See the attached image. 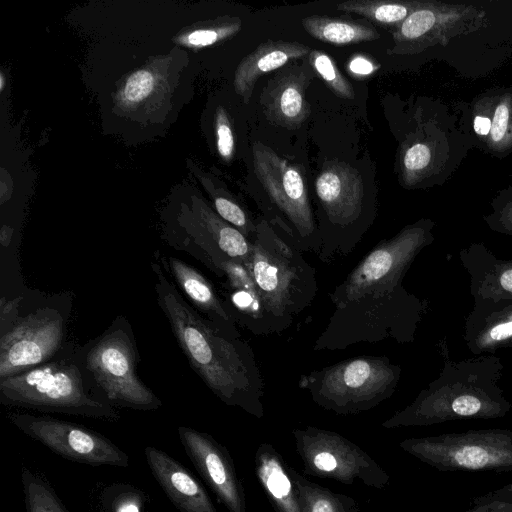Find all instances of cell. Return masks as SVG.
Returning <instances> with one entry per match:
<instances>
[{
    "instance_id": "39",
    "label": "cell",
    "mask_w": 512,
    "mask_h": 512,
    "mask_svg": "<svg viewBox=\"0 0 512 512\" xmlns=\"http://www.w3.org/2000/svg\"><path fill=\"white\" fill-rule=\"evenodd\" d=\"M19 299H13L11 301H6L4 298L1 300V313H0V321H1V329L5 327V324L11 319L15 318L16 314L14 311L18 306Z\"/></svg>"
},
{
    "instance_id": "3",
    "label": "cell",
    "mask_w": 512,
    "mask_h": 512,
    "mask_svg": "<svg viewBox=\"0 0 512 512\" xmlns=\"http://www.w3.org/2000/svg\"><path fill=\"white\" fill-rule=\"evenodd\" d=\"M247 265L269 319L272 333L288 329L318 293L316 269L303 252L267 220L257 223Z\"/></svg>"
},
{
    "instance_id": "21",
    "label": "cell",
    "mask_w": 512,
    "mask_h": 512,
    "mask_svg": "<svg viewBox=\"0 0 512 512\" xmlns=\"http://www.w3.org/2000/svg\"><path fill=\"white\" fill-rule=\"evenodd\" d=\"M459 255L474 300L512 299V259L498 258L483 243H473Z\"/></svg>"
},
{
    "instance_id": "40",
    "label": "cell",
    "mask_w": 512,
    "mask_h": 512,
    "mask_svg": "<svg viewBox=\"0 0 512 512\" xmlns=\"http://www.w3.org/2000/svg\"><path fill=\"white\" fill-rule=\"evenodd\" d=\"M496 228L501 232L512 235V203L506 205L500 213Z\"/></svg>"
},
{
    "instance_id": "13",
    "label": "cell",
    "mask_w": 512,
    "mask_h": 512,
    "mask_svg": "<svg viewBox=\"0 0 512 512\" xmlns=\"http://www.w3.org/2000/svg\"><path fill=\"white\" fill-rule=\"evenodd\" d=\"M7 419L22 433L59 456L91 466L128 467V455L102 434L51 416L8 412Z\"/></svg>"
},
{
    "instance_id": "2",
    "label": "cell",
    "mask_w": 512,
    "mask_h": 512,
    "mask_svg": "<svg viewBox=\"0 0 512 512\" xmlns=\"http://www.w3.org/2000/svg\"><path fill=\"white\" fill-rule=\"evenodd\" d=\"M503 369L500 358L494 355L457 362L446 360L439 376L381 426L394 429L455 420L502 418L512 408L499 386Z\"/></svg>"
},
{
    "instance_id": "9",
    "label": "cell",
    "mask_w": 512,
    "mask_h": 512,
    "mask_svg": "<svg viewBox=\"0 0 512 512\" xmlns=\"http://www.w3.org/2000/svg\"><path fill=\"white\" fill-rule=\"evenodd\" d=\"M400 448L442 472L512 471V431L481 429L402 440Z\"/></svg>"
},
{
    "instance_id": "20",
    "label": "cell",
    "mask_w": 512,
    "mask_h": 512,
    "mask_svg": "<svg viewBox=\"0 0 512 512\" xmlns=\"http://www.w3.org/2000/svg\"><path fill=\"white\" fill-rule=\"evenodd\" d=\"M464 341L475 356L512 347V299L474 300L465 319Z\"/></svg>"
},
{
    "instance_id": "25",
    "label": "cell",
    "mask_w": 512,
    "mask_h": 512,
    "mask_svg": "<svg viewBox=\"0 0 512 512\" xmlns=\"http://www.w3.org/2000/svg\"><path fill=\"white\" fill-rule=\"evenodd\" d=\"M301 23L305 31L315 39L335 45L368 42L380 38L378 31L363 21L311 15L303 18Z\"/></svg>"
},
{
    "instance_id": "6",
    "label": "cell",
    "mask_w": 512,
    "mask_h": 512,
    "mask_svg": "<svg viewBox=\"0 0 512 512\" xmlns=\"http://www.w3.org/2000/svg\"><path fill=\"white\" fill-rule=\"evenodd\" d=\"M401 367L387 356H360L303 374L298 386L319 407L338 415L369 411L397 389Z\"/></svg>"
},
{
    "instance_id": "22",
    "label": "cell",
    "mask_w": 512,
    "mask_h": 512,
    "mask_svg": "<svg viewBox=\"0 0 512 512\" xmlns=\"http://www.w3.org/2000/svg\"><path fill=\"white\" fill-rule=\"evenodd\" d=\"M161 260L181 290L208 320L228 336L241 337L236 326L237 322L226 303L199 271L175 257L169 256Z\"/></svg>"
},
{
    "instance_id": "5",
    "label": "cell",
    "mask_w": 512,
    "mask_h": 512,
    "mask_svg": "<svg viewBox=\"0 0 512 512\" xmlns=\"http://www.w3.org/2000/svg\"><path fill=\"white\" fill-rule=\"evenodd\" d=\"M85 381L82 367L75 361H49L0 380V401L6 406L40 412L118 421L121 415L117 409L88 391Z\"/></svg>"
},
{
    "instance_id": "38",
    "label": "cell",
    "mask_w": 512,
    "mask_h": 512,
    "mask_svg": "<svg viewBox=\"0 0 512 512\" xmlns=\"http://www.w3.org/2000/svg\"><path fill=\"white\" fill-rule=\"evenodd\" d=\"M349 69L357 75H368L374 71V66L365 57L355 56L349 63Z\"/></svg>"
},
{
    "instance_id": "10",
    "label": "cell",
    "mask_w": 512,
    "mask_h": 512,
    "mask_svg": "<svg viewBox=\"0 0 512 512\" xmlns=\"http://www.w3.org/2000/svg\"><path fill=\"white\" fill-rule=\"evenodd\" d=\"M433 223L420 220L378 242L329 293L337 307L365 294H380L403 284L416 256L433 241Z\"/></svg>"
},
{
    "instance_id": "34",
    "label": "cell",
    "mask_w": 512,
    "mask_h": 512,
    "mask_svg": "<svg viewBox=\"0 0 512 512\" xmlns=\"http://www.w3.org/2000/svg\"><path fill=\"white\" fill-rule=\"evenodd\" d=\"M217 149L220 156L229 161L234 154V136L228 116L222 108L218 109L216 116Z\"/></svg>"
},
{
    "instance_id": "35",
    "label": "cell",
    "mask_w": 512,
    "mask_h": 512,
    "mask_svg": "<svg viewBox=\"0 0 512 512\" xmlns=\"http://www.w3.org/2000/svg\"><path fill=\"white\" fill-rule=\"evenodd\" d=\"M153 76L146 70L133 73L124 87V97L129 102L143 100L153 88Z\"/></svg>"
},
{
    "instance_id": "37",
    "label": "cell",
    "mask_w": 512,
    "mask_h": 512,
    "mask_svg": "<svg viewBox=\"0 0 512 512\" xmlns=\"http://www.w3.org/2000/svg\"><path fill=\"white\" fill-rule=\"evenodd\" d=\"M490 501H512V483L482 496H477L472 500L473 504Z\"/></svg>"
},
{
    "instance_id": "12",
    "label": "cell",
    "mask_w": 512,
    "mask_h": 512,
    "mask_svg": "<svg viewBox=\"0 0 512 512\" xmlns=\"http://www.w3.org/2000/svg\"><path fill=\"white\" fill-rule=\"evenodd\" d=\"M296 452L303 463V472L351 485L385 489L389 474L365 450L343 435L314 426L292 431Z\"/></svg>"
},
{
    "instance_id": "15",
    "label": "cell",
    "mask_w": 512,
    "mask_h": 512,
    "mask_svg": "<svg viewBox=\"0 0 512 512\" xmlns=\"http://www.w3.org/2000/svg\"><path fill=\"white\" fill-rule=\"evenodd\" d=\"M180 442L193 466L229 512H246V495L228 449L212 435L179 426Z\"/></svg>"
},
{
    "instance_id": "23",
    "label": "cell",
    "mask_w": 512,
    "mask_h": 512,
    "mask_svg": "<svg viewBox=\"0 0 512 512\" xmlns=\"http://www.w3.org/2000/svg\"><path fill=\"white\" fill-rule=\"evenodd\" d=\"M309 46L298 42L268 40L246 55L234 75V89L248 103L257 80L264 74L278 70L292 60L309 55Z\"/></svg>"
},
{
    "instance_id": "1",
    "label": "cell",
    "mask_w": 512,
    "mask_h": 512,
    "mask_svg": "<svg viewBox=\"0 0 512 512\" xmlns=\"http://www.w3.org/2000/svg\"><path fill=\"white\" fill-rule=\"evenodd\" d=\"M158 304L192 369L226 405L261 419L264 382L252 347L192 308L162 268L152 264Z\"/></svg>"
},
{
    "instance_id": "16",
    "label": "cell",
    "mask_w": 512,
    "mask_h": 512,
    "mask_svg": "<svg viewBox=\"0 0 512 512\" xmlns=\"http://www.w3.org/2000/svg\"><path fill=\"white\" fill-rule=\"evenodd\" d=\"M313 75L304 65L280 69L263 88L260 104L266 119L275 126L295 130L311 113L306 90Z\"/></svg>"
},
{
    "instance_id": "11",
    "label": "cell",
    "mask_w": 512,
    "mask_h": 512,
    "mask_svg": "<svg viewBox=\"0 0 512 512\" xmlns=\"http://www.w3.org/2000/svg\"><path fill=\"white\" fill-rule=\"evenodd\" d=\"M254 172L278 211L276 227L303 253L318 256L321 240L300 172L261 142L252 146Z\"/></svg>"
},
{
    "instance_id": "36",
    "label": "cell",
    "mask_w": 512,
    "mask_h": 512,
    "mask_svg": "<svg viewBox=\"0 0 512 512\" xmlns=\"http://www.w3.org/2000/svg\"><path fill=\"white\" fill-rule=\"evenodd\" d=\"M455 512H512V501H490L476 503L472 508L468 510Z\"/></svg>"
},
{
    "instance_id": "26",
    "label": "cell",
    "mask_w": 512,
    "mask_h": 512,
    "mask_svg": "<svg viewBox=\"0 0 512 512\" xmlns=\"http://www.w3.org/2000/svg\"><path fill=\"white\" fill-rule=\"evenodd\" d=\"M197 237L209 240L230 259L248 265L253 244L219 215L205 210L201 213V230Z\"/></svg>"
},
{
    "instance_id": "30",
    "label": "cell",
    "mask_w": 512,
    "mask_h": 512,
    "mask_svg": "<svg viewBox=\"0 0 512 512\" xmlns=\"http://www.w3.org/2000/svg\"><path fill=\"white\" fill-rule=\"evenodd\" d=\"M148 502L141 489L124 483L106 486L99 498L101 512H145Z\"/></svg>"
},
{
    "instance_id": "19",
    "label": "cell",
    "mask_w": 512,
    "mask_h": 512,
    "mask_svg": "<svg viewBox=\"0 0 512 512\" xmlns=\"http://www.w3.org/2000/svg\"><path fill=\"white\" fill-rule=\"evenodd\" d=\"M147 465L180 512H218L206 489L179 461L154 446L144 449Z\"/></svg>"
},
{
    "instance_id": "31",
    "label": "cell",
    "mask_w": 512,
    "mask_h": 512,
    "mask_svg": "<svg viewBox=\"0 0 512 512\" xmlns=\"http://www.w3.org/2000/svg\"><path fill=\"white\" fill-rule=\"evenodd\" d=\"M308 59L309 65L337 97L342 99L355 98L351 83L342 75L329 55L320 50H311Z\"/></svg>"
},
{
    "instance_id": "42",
    "label": "cell",
    "mask_w": 512,
    "mask_h": 512,
    "mask_svg": "<svg viewBox=\"0 0 512 512\" xmlns=\"http://www.w3.org/2000/svg\"><path fill=\"white\" fill-rule=\"evenodd\" d=\"M11 238V232H6V227L1 230V243L6 246L9 244Z\"/></svg>"
},
{
    "instance_id": "41",
    "label": "cell",
    "mask_w": 512,
    "mask_h": 512,
    "mask_svg": "<svg viewBox=\"0 0 512 512\" xmlns=\"http://www.w3.org/2000/svg\"><path fill=\"white\" fill-rule=\"evenodd\" d=\"M473 129L480 136H488L491 129V119L485 116H476L473 121Z\"/></svg>"
},
{
    "instance_id": "4",
    "label": "cell",
    "mask_w": 512,
    "mask_h": 512,
    "mask_svg": "<svg viewBox=\"0 0 512 512\" xmlns=\"http://www.w3.org/2000/svg\"><path fill=\"white\" fill-rule=\"evenodd\" d=\"M425 309V303L403 284L384 293L362 295L335 307L313 349L344 350L388 339L413 342Z\"/></svg>"
},
{
    "instance_id": "18",
    "label": "cell",
    "mask_w": 512,
    "mask_h": 512,
    "mask_svg": "<svg viewBox=\"0 0 512 512\" xmlns=\"http://www.w3.org/2000/svg\"><path fill=\"white\" fill-rule=\"evenodd\" d=\"M212 272L225 278L224 302L236 322L255 335L273 334L248 266L223 256L214 262Z\"/></svg>"
},
{
    "instance_id": "7",
    "label": "cell",
    "mask_w": 512,
    "mask_h": 512,
    "mask_svg": "<svg viewBox=\"0 0 512 512\" xmlns=\"http://www.w3.org/2000/svg\"><path fill=\"white\" fill-rule=\"evenodd\" d=\"M90 389L101 401L141 411L157 410L161 400L137 375V350L130 326L118 318L85 352L80 361Z\"/></svg>"
},
{
    "instance_id": "8",
    "label": "cell",
    "mask_w": 512,
    "mask_h": 512,
    "mask_svg": "<svg viewBox=\"0 0 512 512\" xmlns=\"http://www.w3.org/2000/svg\"><path fill=\"white\" fill-rule=\"evenodd\" d=\"M315 191L323 214V222L318 226L321 240L318 258L330 263L349 255L369 225L363 180L351 165L328 161L315 181Z\"/></svg>"
},
{
    "instance_id": "17",
    "label": "cell",
    "mask_w": 512,
    "mask_h": 512,
    "mask_svg": "<svg viewBox=\"0 0 512 512\" xmlns=\"http://www.w3.org/2000/svg\"><path fill=\"white\" fill-rule=\"evenodd\" d=\"M464 9L448 8L434 3L419 2L416 9L392 32L393 45L389 55L416 54L454 34ZM460 27V26H459Z\"/></svg>"
},
{
    "instance_id": "32",
    "label": "cell",
    "mask_w": 512,
    "mask_h": 512,
    "mask_svg": "<svg viewBox=\"0 0 512 512\" xmlns=\"http://www.w3.org/2000/svg\"><path fill=\"white\" fill-rule=\"evenodd\" d=\"M489 144L494 150H504L512 145V98L503 97L491 119Z\"/></svg>"
},
{
    "instance_id": "33",
    "label": "cell",
    "mask_w": 512,
    "mask_h": 512,
    "mask_svg": "<svg viewBox=\"0 0 512 512\" xmlns=\"http://www.w3.org/2000/svg\"><path fill=\"white\" fill-rule=\"evenodd\" d=\"M432 161V150L424 142H415L404 151L401 159L405 184L413 185L421 179Z\"/></svg>"
},
{
    "instance_id": "24",
    "label": "cell",
    "mask_w": 512,
    "mask_h": 512,
    "mask_svg": "<svg viewBox=\"0 0 512 512\" xmlns=\"http://www.w3.org/2000/svg\"><path fill=\"white\" fill-rule=\"evenodd\" d=\"M254 471L275 512H303L290 466L270 443H261L254 455Z\"/></svg>"
},
{
    "instance_id": "28",
    "label": "cell",
    "mask_w": 512,
    "mask_h": 512,
    "mask_svg": "<svg viewBox=\"0 0 512 512\" xmlns=\"http://www.w3.org/2000/svg\"><path fill=\"white\" fill-rule=\"evenodd\" d=\"M416 1L348 0L338 10L354 13L378 24L398 27L418 6Z\"/></svg>"
},
{
    "instance_id": "14",
    "label": "cell",
    "mask_w": 512,
    "mask_h": 512,
    "mask_svg": "<svg viewBox=\"0 0 512 512\" xmlns=\"http://www.w3.org/2000/svg\"><path fill=\"white\" fill-rule=\"evenodd\" d=\"M64 332V318L55 308H39L17 320L0 338V380L51 361Z\"/></svg>"
},
{
    "instance_id": "29",
    "label": "cell",
    "mask_w": 512,
    "mask_h": 512,
    "mask_svg": "<svg viewBox=\"0 0 512 512\" xmlns=\"http://www.w3.org/2000/svg\"><path fill=\"white\" fill-rule=\"evenodd\" d=\"M21 482L27 512H70L42 473L23 465Z\"/></svg>"
},
{
    "instance_id": "27",
    "label": "cell",
    "mask_w": 512,
    "mask_h": 512,
    "mask_svg": "<svg viewBox=\"0 0 512 512\" xmlns=\"http://www.w3.org/2000/svg\"><path fill=\"white\" fill-rule=\"evenodd\" d=\"M303 512H359L358 502L351 496L336 493L314 483L290 466Z\"/></svg>"
}]
</instances>
